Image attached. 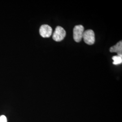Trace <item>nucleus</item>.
Listing matches in <instances>:
<instances>
[{"label": "nucleus", "mask_w": 122, "mask_h": 122, "mask_svg": "<svg viewBox=\"0 0 122 122\" xmlns=\"http://www.w3.org/2000/svg\"><path fill=\"white\" fill-rule=\"evenodd\" d=\"M84 27L82 25H78L74 27L73 29V38L76 42H80L83 38L84 32Z\"/></svg>", "instance_id": "2"}, {"label": "nucleus", "mask_w": 122, "mask_h": 122, "mask_svg": "<svg viewBox=\"0 0 122 122\" xmlns=\"http://www.w3.org/2000/svg\"><path fill=\"white\" fill-rule=\"evenodd\" d=\"M52 30L48 25H43L40 27L39 29V33L40 35L43 38H49L52 34Z\"/></svg>", "instance_id": "4"}, {"label": "nucleus", "mask_w": 122, "mask_h": 122, "mask_svg": "<svg viewBox=\"0 0 122 122\" xmlns=\"http://www.w3.org/2000/svg\"><path fill=\"white\" fill-rule=\"evenodd\" d=\"M0 122H7V118L5 115L0 116Z\"/></svg>", "instance_id": "7"}, {"label": "nucleus", "mask_w": 122, "mask_h": 122, "mask_svg": "<svg viewBox=\"0 0 122 122\" xmlns=\"http://www.w3.org/2000/svg\"><path fill=\"white\" fill-rule=\"evenodd\" d=\"M66 35L65 30L61 26H57L52 35V39L56 42H60L63 40Z\"/></svg>", "instance_id": "1"}, {"label": "nucleus", "mask_w": 122, "mask_h": 122, "mask_svg": "<svg viewBox=\"0 0 122 122\" xmlns=\"http://www.w3.org/2000/svg\"><path fill=\"white\" fill-rule=\"evenodd\" d=\"M111 52H116L118 55H122V41H120L117 44L110 48Z\"/></svg>", "instance_id": "5"}, {"label": "nucleus", "mask_w": 122, "mask_h": 122, "mask_svg": "<svg viewBox=\"0 0 122 122\" xmlns=\"http://www.w3.org/2000/svg\"><path fill=\"white\" fill-rule=\"evenodd\" d=\"M113 65H117L121 64L122 62V55H116L112 57Z\"/></svg>", "instance_id": "6"}, {"label": "nucleus", "mask_w": 122, "mask_h": 122, "mask_svg": "<svg viewBox=\"0 0 122 122\" xmlns=\"http://www.w3.org/2000/svg\"><path fill=\"white\" fill-rule=\"evenodd\" d=\"M84 42L88 45H92L95 42V35L94 32L92 30L85 31L83 35Z\"/></svg>", "instance_id": "3"}]
</instances>
